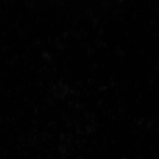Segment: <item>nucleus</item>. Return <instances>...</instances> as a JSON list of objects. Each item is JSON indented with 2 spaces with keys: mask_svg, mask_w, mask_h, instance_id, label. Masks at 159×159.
Instances as JSON below:
<instances>
[]
</instances>
